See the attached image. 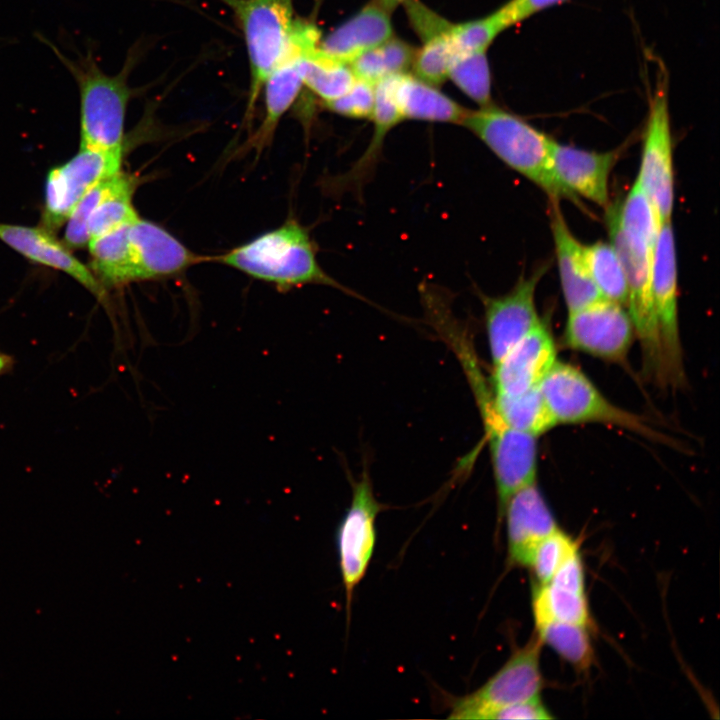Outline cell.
I'll return each instance as SVG.
<instances>
[{
	"label": "cell",
	"instance_id": "obj_1",
	"mask_svg": "<svg viewBox=\"0 0 720 720\" xmlns=\"http://www.w3.org/2000/svg\"><path fill=\"white\" fill-rule=\"evenodd\" d=\"M45 43L73 77L80 99V147L93 149L123 148L127 107L137 94L129 85V76L137 63V49H130L117 74L101 70L91 48L70 58L43 35Z\"/></svg>",
	"mask_w": 720,
	"mask_h": 720
},
{
	"label": "cell",
	"instance_id": "obj_2",
	"mask_svg": "<svg viewBox=\"0 0 720 720\" xmlns=\"http://www.w3.org/2000/svg\"><path fill=\"white\" fill-rule=\"evenodd\" d=\"M210 260L273 283L280 289L322 284L349 292L322 269L309 232L296 220H288Z\"/></svg>",
	"mask_w": 720,
	"mask_h": 720
},
{
	"label": "cell",
	"instance_id": "obj_3",
	"mask_svg": "<svg viewBox=\"0 0 720 720\" xmlns=\"http://www.w3.org/2000/svg\"><path fill=\"white\" fill-rule=\"evenodd\" d=\"M462 126L507 166L544 190L550 200L568 198L552 170L551 137L493 104L470 110Z\"/></svg>",
	"mask_w": 720,
	"mask_h": 720
},
{
	"label": "cell",
	"instance_id": "obj_4",
	"mask_svg": "<svg viewBox=\"0 0 720 720\" xmlns=\"http://www.w3.org/2000/svg\"><path fill=\"white\" fill-rule=\"evenodd\" d=\"M610 243L623 265L628 286V313L640 340L645 369L664 380L663 357L657 316L652 296L654 242L624 231L618 221L617 203L608 205Z\"/></svg>",
	"mask_w": 720,
	"mask_h": 720
},
{
	"label": "cell",
	"instance_id": "obj_5",
	"mask_svg": "<svg viewBox=\"0 0 720 720\" xmlns=\"http://www.w3.org/2000/svg\"><path fill=\"white\" fill-rule=\"evenodd\" d=\"M233 12L244 38L250 83L246 121H250L263 84L290 50L297 18L293 0H220Z\"/></svg>",
	"mask_w": 720,
	"mask_h": 720
},
{
	"label": "cell",
	"instance_id": "obj_6",
	"mask_svg": "<svg viewBox=\"0 0 720 720\" xmlns=\"http://www.w3.org/2000/svg\"><path fill=\"white\" fill-rule=\"evenodd\" d=\"M539 387L556 424L602 423L656 440L661 437L642 417L609 401L571 364L557 360Z\"/></svg>",
	"mask_w": 720,
	"mask_h": 720
},
{
	"label": "cell",
	"instance_id": "obj_7",
	"mask_svg": "<svg viewBox=\"0 0 720 720\" xmlns=\"http://www.w3.org/2000/svg\"><path fill=\"white\" fill-rule=\"evenodd\" d=\"M537 635L515 650L507 661L479 688L454 699L450 719L484 720L502 707L540 696L543 677Z\"/></svg>",
	"mask_w": 720,
	"mask_h": 720
},
{
	"label": "cell",
	"instance_id": "obj_8",
	"mask_svg": "<svg viewBox=\"0 0 720 720\" xmlns=\"http://www.w3.org/2000/svg\"><path fill=\"white\" fill-rule=\"evenodd\" d=\"M382 508L374 495L369 475L363 472L352 484L351 502L336 533L347 610L373 557L377 537L376 519Z\"/></svg>",
	"mask_w": 720,
	"mask_h": 720
},
{
	"label": "cell",
	"instance_id": "obj_9",
	"mask_svg": "<svg viewBox=\"0 0 720 720\" xmlns=\"http://www.w3.org/2000/svg\"><path fill=\"white\" fill-rule=\"evenodd\" d=\"M122 152L123 148L80 147L71 159L52 168L45 183L44 228L58 229L92 187L121 171Z\"/></svg>",
	"mask_w": 720,
	"mask_h": 720
},
{
	"label": "cell",
	"instance_id": "obj_10",
	"mask_svg": "<svg viewBox=\"0 0 720 720\" xmlns=\"http://www.w3.org/2000/svg\"><path fill=\"white\" fill-rule=\"evenodd\" d=\"M652 296L661 340L664 383L684 379L677 309V267L671 221L660 223L652 260Z\"/></svg>",
	"mask_w": 720,
	"mask_h": 720
},
{
	"label": "cell",
	"instance_id": "obj_11",
	"mask_svg": "<svg viewBox=\"0 0 720 720\" xmlns=\"http://www.w3.org/2000/svg\"><path fill=\"white\" fill-rule=\"evenodd\" d=\"M637 178L649 196L659 222L671 221L674 205L673 145L665 78L661 79L649 101Z\"/></svg>",
	"mask_w": 720,
	"mask_h": 720
},
{
	"label": "cell",
	"instance_id": "obj_12",
	"mask_svg": "<svg viewBox=\"0 0 720 720\" xmlns=\"http://www.w3.org/2000/svg\"><path fill=\"white\" fill-rule=\"evenodd\" d=\"M634 335L628 310L602 299L568 313L563 342L573 350L617 362L625 359Z\"/></svg>",
	"mask_w": 720,
	"mask_h": 720
},
{
	"label": "cell",
	"instance_id": "obj_13",
	"mask_svg": "<svg viewBox=\"0 0 720 720\" xmlns=\"http://www.w3.org/2000/svg\"><path fill=\"white\" fill-rule=\"evenodd\" d=\"M547 271L546 265L531 275L521 277L502 296L479 294L484 307L485 326L493 366L540 322L535 293L537 284Z\"/></svg>",
	"mask_w": 720,
	"mask_h": 720
},
{
	"label": "cell",
	"instance_id": "obj_14",
	"mask_svg": "<svg viewBox=\"0 0 720 720\" xmlns=\"http://www.w3.org/2000/svg\"><path fill=\"white\" fill-rule=\"evenodd\" d=\"M319 43L318 33L311 27H297L290 50L266 78L264 90L265 114L251 139L258 151L268 145L288 109L294 104L303 84L302 61Z\"/></svg>",
	"mask_w": 720,
	"mask_h": 720
},
{
	"label": "cell",
	"instance_id": "obj_15",
	"mask_svg": "<svg viewBox=\"0 0 720 720\" xmlns=\"http://www.w3.org/2000/svg\"><path fill=\"white\" fill-rule=\"evenodd\" d=\"M556 361L553 337L541 321L493 366V393L513 396L539 387Z\"/></svg>",
	"mask_w": 720,
	"mask_h": 720
},
{
	"label": "cell",
	"instance_id": "obj_16",
	"mask_svg": "<svg viewBox=\"0 0 720 720\" xmlns=\"http://www.w3.org/2000/svg\"><path fill=\"white\" fill-rule=\"evenodd\" d=\"M617 158L616 151L595 152L552 142V170L568 198L579 195L604 209L609 205V177Z\"/></svg>",
	"mask_w": 720,
	"mask_h": 720
},
{
	"label": "cell",
	"instance_id": "obj_17",
	"mask_svg": "<svg viewBox=\"0 0 720 720\" xmlns=\"http://www.w3.org/2000/svg\"><path fill=\"white\" fill-rule=\"evenodd\" d=\"M502 513L511 566L527 567L537 544L559 527L536 483L513 494Z\"/></svg>",
	"mask_w": 720,
	"mask_h": 720
},
{
	"label": "cell",
	"instance_id": "obj_18",
	"mask_svg": "<svg viewBox=\"0 0 720 720\" xmlns=\"http://www.w3.org/2000/svg\"><path fill=\"white\" fill-rule=\"evenodd\" d=\"M128 235L138 280L175 275L210 260L193 253L163 227L139 216L130 223Z\"/></svg>",
	"mask_w": 720,
	"mask_h": 720
},
{
	"label": "cell",
	"instance_id": "obj_19",
	"mask_svg": "<svg viewBox=\"0 0 720 720\" xmlns=\"http://www.w3.org/2000/svg\"><path fill=\"white\" fill-rule=\"evenodd\" d=\"M0 240L30 261L62 271L96 297L104 298V289L91 269L44 227L0 223Z\"/></svg>",
	"mask_w": 720,
	"mask_h": 720
},
{
	"label": "cell",
	"instance_id": "obj_20",
	"mask_svg": "<svg viewBox=\"0 0 720 720\" xmlns=\"http://www.w3.org/2000/svg\"><path fill=\"white\" fill-rule=\"evenodd\" d=\"M551 203V229L561 288L568 312H573L604 298L590 276L584 245L571 233L558 200H551Z\"/></svg>",
	"mask_w": 720,
	"mask_h": 720
},
{
	"label": "cell",
	"instance_id": "obj_21",
	"mask_svg": "<svg viewBox=\"0 0 720 720\" xmlns=\"http://www.w3.org/2000/svg\"><path fill=\"white\" fill-rule=\"evenodd\" d=\"M390 12L373 0L320 39L318 51L330 59L349 64L359 55L393 36Z\"/></svg>",
	"mask_w": 720,
	"mask_h": 720
},
{
	"label": "cell",
	"instance_id": "obj_22",
	"mask_svg": "<svg viewBox=\"0 0 720 720\" xmlns=\"http://www.w3.org/2000/svg\"><path fill=\"white\" fill-rule=\"evenodd\" d=\"M394 95L403 120L462 125L469 109L415 75L394 76Z\"/></svg>",
	"mask_w": 720,
	"mask_h": 720
},
{
	"label": "cell",
	"instance_id": "obj_23",
	"mask_svg": "<svg viewBox=\"0 0 720 720\" xmlns=\"http://www.w3.org/2000/svg\"><path fill=\"white\" fill-rule=\"evenodd\" d=\"M129 224L88 242L90 269L103 289L138 281L129 240Z\"/></svg>",
	"mask_w": 720,
	"mask_h": 720
},
{
	"label": "cell",
	"instance_id": "obj_24",
	"mask_svg": "<svg viewBox=\"0 0 720 720\" xmlns=\"http://www.w3.org/2000/svg\"><path fill=\"white\" fill-rule=\"evenodd\" d=\"M532 611L535 627L550 621L592 625L586 592L551 582L534 583Z\"/></svg>",
	"mask_w": 720,
	"mask_h": 720
},
{
	"label": "cell",
	"instance_id": "obj_25",
	"mask_svg": "<svg viewBox=\"0 0 720 720\" xmlns=\"http://www.w3.org/2000/svg\"><path fill=\"white\" fill-rule=\"evenodd\" d=\"M493 404L508 426L535 437L557 425L540 387L513 396L493 393Z\"/></svg>",
	"mask_w": 720,
	"mask_h": 720
},
{
	"label": "cell",
	"instance_id": "obj_26",
	"mask_svg": "<svg viewBox=\"0 0 720 720\" xmlns=\"http://www.w3.org/2000/svg\"><path fill=\"white\" fill-rule=\"evenodd\" d=\"M134 177L119 172L111 189L101 199L88 221L89 240L133 222L137 212L132 203L136 189Z\"/></svg>",
	"mask_w": 720,
	"mask_h": 720
},
{
	"label": "cell",
	"instance_id": "obj_27",
	"mask_svg": "<svg viewBox=\"0 0 720 720\" xmlns=\"http://www.w3.org/2000/svg\"><path fill=\"white\" fill-rule=\"evenodd\" d=\"M415 51L410 44L392 36L359 55L349 65L357 79L375 85L385 78L406 73L412 66Z\"/></svg>",
	"mask_w": 720,
	"mask_h": 720
},
{
	"label": "cell",
	"instance_id": "obj_28",
	"mask_svg": "<svg viewBox=\"0 0 720 720\" xmlns=\"http://www.w3.org/2000/svg\"><path fill=\"white\" fill-rule=\"evenodd\" d=\"M584 256L590 276L602 297L626 306L628 301L626 275L611 243L598 241L584 245Z\"/></svg>",
	"mask_w": 720,
	"mask_h": 720
},
{
	"label": "cell",
	"instance_id": "obj_29",
	"mask_svg": "<svg viewBox=\"0 0 720 720\" xmlns=\"http://www.w3.org/2000/svg\"><path fill=\"white\" fill-rule=\"evenodd\" d=\"M303 84L322 103L344 94L356 81V76L347 63L325 57L315 49L302 61Z\"/></svg>",
	"mask_w": 720,
	"mask_h": 720
},
{
	"label": "cell",
	"instance_id": "obj_30",
	"mask_svg": "<svg viewBox=\"0 0 720 720\" xmlns=\"http://www.w3.org/2000/svg\"><path fill=\"white\" fill-rule=\"evenodd\" d=\"M588 628L583 625L550 621L536 626V635L579 671H588L594 653Z\"/></svg>",
	"mask_w": 720,
	"mask_h": 720
},
{
	"label": "cell",
	"instance_id": "obj_31",
	"mask_svg": "<svg viewBox=\"0 0 720 720\" xmlns=\"http://www.w3.org/2000/svg\"><path fill=\"white\" fill-rule=\"evenodd\" d=\"M449 26L450 23L423 36V44L415 51L412 62L414 75L434 86L448 79L450 67L457 56L449 37Z\"/></svg>",
	"mask_w": 720,
	"mask_h": 720
},
{
	"label": "cell",
	"instance_id": "obj_32",
	"mask_svg": "<svg viewBox=\"0 0 720 720\" xmlns=\"http://www.w3.org/2000/svg\"><path fill=\"white\" fill-rule=\"evenodd\" d=\"M448 78L480 107L492 104L491 73L486 51L457 55Z\"/></svg>",
	"mask_w": 720,
	"mask_h": 720
},
{
	"label": "cell",
	"instance_id": "obj_33",
	"mask_svg": "<svg viewBox=\"0 0 720 720\" xmlns=\"http://www.w3.org/2000/svg\"><path fill=\"white\" fill-rule=\"evenodd\" d=\"M577 542L558 528L535 547L528 563L535 584H546L561 565L576 551Z\"/></svg>",
	"mask_w": 720,
	"mask_h": 720
},
{
	"label": "cell",
	"instance_id": "obj_34",
	"mask_svg": "<svg viewBox=\"0 0 720 720\" xmlns=\"http://www.w3.org/2000/svg\"><path fill=\"white\" fill-rule=\"evenodd\" d=\"M118 173L100 181L92 187L71 211L65 222L66 229L64 234L65 244L69 248H82L88 245L89 218L101 199L111 189Z\"/></svg>",
	"mask_w": 720,
	"mask_h": 720
},
{
	"label": "cell",
	"instance_id": "obj_35",
	"mask_svg": "<svg viewBox=\"0 0 720 720\" xmlns=\"http://www.w3.org/2000/svg\"><path fill=\"white\" fill-rule=\"evenodd\" d=\"M504 31L493 13L480 19L450 24L448 33L457 53L487 51L493 40Z\"/></svg>",
	"mask_w": 720,
	"mask_h": 720
},
{
	"label": "cell",
	"instance_id": "obj_36",
	"mask_svg": "<svg viewBox=\"0 0 720 720\" xmlns=\"http://www.w3.org/2000/svg\"><path fill=\"white\" fill-rule=\"evenodd\" d=\"M375 99V85L356 79L341 96L323 103L331 112L353 119H370Z\"/></svg>",
	"mask_w": 720,
	"mask_h": 720
},
{
	"label": "cell",
	"instance_id": "obj_37",
	"mask_svg": "<svg viewBox=\"0 0 720 720\" xmlns=\"http://www.w3.org/2000/svg\"><path fill=\"white\" fill-rule=\"evenodd\" d=\"M564 1L566 0H509L493 12V15L503 30H506L510 26Z\"/></svg>",
	"mask_w": 720,
	"mask_h": 720
},
{
	"label": "cell",
	"instance_id": "obj_38",
	"mask_svg": "<svg viewBox=\"0 0 720 720\" xmlns=\"http://www.w3.org/2000/svg\"><path fill=\"white\" fill-rule=\"evenodd\" d=\"M552 718L553 716L543 704L540 696L502 707L490 717V719L512 720H549Z\"/></svg>",
	"mask_w": 720,
	"mask_h": 720
},
{
	"label": "cell",
	"instance_id": "obj_39",
	"mask_svg": "<svg viewBox=\"0 0 720 720\" xmlns=\"http://www.w3.org/2000/svg\"><path fill=\"white\" fill-rule=\"evenodd\" d=\"M15 363L16 360L12 355L0 351V376L11 373Z\"/></svg>",
	"mask_w": 720,
	"mask_h": 720
},
{
	"label": "cell",
	"instance_id": "obj_40",
	"mask_svg": "<svg viewBox=\"0 0 720 720\" xmlns=\"http://www.w3.org/2000/svg\"><path fill=\"white\" fill-rule=\"evenodd\" d=\"M373 1L391 13L395 8H397L400 4L404 3L407 0H373Z\"/></svg>",
	"mask_w": 720,
	"mask_h": 720
}]
</instances>
